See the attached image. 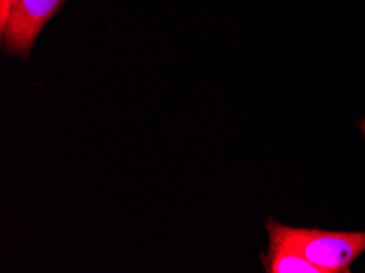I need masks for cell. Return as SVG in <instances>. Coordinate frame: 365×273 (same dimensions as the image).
I'll use <instances>...</instances> for the list:
<instances>
[{
  "instance_id": "2",
  "label": "cell",
  "mask_w": 365,
  "mask_h": 273,
  "mask_svg": "<svg viewBox=\"0 0 365 273\" xmlns=\"http://www.w3.org/2000/svg\"><path fill=\"white\" fill-rule=\"evenodd\" d=\"M66 0H16L2 33V44L7 53L29 59L38 35L44 25L59 12Z\"/></svg>"
},
{
  "instance_id": "1",
  "label": "cell",
  "mask_w": 365,
  "mask_h": 273,
  "mask_svg": "<svg viewBox=\"0 0 365 273\" xmlns=\"http://www.w3.org/2000/svg\"><path fill=\"white\" fill-rule=\"evenodd\" d=\"M270 244L287 247L302 254L323 273L349 272V267L365 250V231L333 232L303 230L267 221Z\"/></svg>"
},
{
  "instance_id": "3",
  "label": "cell",
  "mask_w": 365,
  "mask_h": 273,
  "mask_svg": "<svg viewBox=\"0 0 365 273\" xmlns=\"http://www.w3.org/2000/svg\"><path fill=\"white\" fill-rule=\"evenodd\" d=\"M264 264L269 273H323L319 267L312 264L302 254L277 244H270Z\"/></svg>"
},
{
  "instance_id": "5",
  "label": "cell",
  "mask_w": 365,
  "mask_h": 273,
  "mask_svg": "<svg viewBox=\"0 0 365 273\" xmlns=\"http://www.w3.org/2000/svg\"><path fill=\"white\" fill-rule=\"evenodd\" d=\"M361 130L364 131V135H365V121H361Z\"/></svg>"
},
{
  "instance_id": "4",
  "label": "cell",
  "mask_w": 365,
  "mask_h": 273,
  "mask_svg": "<svg viewBox=\"0 0 365 273\" xmlns=\"http://www.w3.org/2000/svg\"><path fill=\"white\" fill-rule=\"evenodd\" d=\"M16 0H0V30L7 25V20L15 7Z\"/></svg>"
}]
</instances>
